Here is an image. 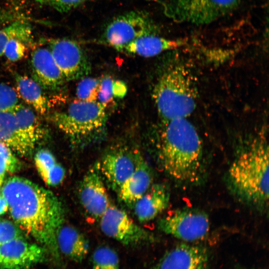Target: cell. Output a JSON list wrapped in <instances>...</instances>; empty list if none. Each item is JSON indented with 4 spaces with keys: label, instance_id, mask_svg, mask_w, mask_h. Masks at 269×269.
<instances>
[{
    "label": "cell",
    "instance_id": "ac0fdd59",
    "mask_svg": "<svg viewBox=\"0 0 269 269\" xmlns=\"http://www.w3.org/2000/svg\"><path fill=\"white\" fill-rule=\"evenodd\" d=\"M0 141L25 157L30 156L35 147L23 134L11 110L0 112Z\"/></svg>",
    "mask_w": 269,
    "mask_h": 269
},
{
    "label": "cell",
    "instance_id": "ffe728a7",
    "mask_svg": "<svg viewBox=\"0 0 269 269\" xmlns=\"http://www.w3.org/2000/svg\"><path fill=\"white\" fill-rule=\"evenodd\" d=\"M56 241L61 255L73 262L81 263L88 254V241L72 226L64 223L57 232Z\"/></svg>",
    "mask_w": 269,
    "mask_h": 269
},
{
    "label": "cell",
    "instance_id": "30bf717a",
    "mask_svg": "<svg viewBox=\"0 0 269 269\" xmlns=\"http://www.w3.org/2000/svg\"><path fill=\"white\" fill-rule=\"evenodd\" d=\"M47 47L67 81L82 79L91 71L85 52L75 41L66 38L48 40Z\"/></svg>",
    "mask_w": 269,
    "mask_h": 269
},
{
    "label": "cell",
    "instance_id": "4fadbf2b",
    "mask_svg": "<svg viewBox=\"0 0 269 269\" xmlns=\"http://www.w3.org/2000/svg\"><path fill=\"white\" fill-rule=\"evenodd\" d=\"M208 261L206 247L184 243L166 252L151 269H206Z\"/></svg>",
    "mask_w": 269,
    "mask_h": 269
},
{
    "label": "cell",
    "instance_id": "9c48e42d",
    "mask_svg": "<svg viewBox=\"0 0 269 269\" xmlns=\"http://www.w3.org/2000/svg\"><path fill=\"white\" fill-rule=\"evenodd\" d=\"M103 233L127 246H138L153 243L152 234L141 228L123 210L111 205L100 218Z\"/></svg>",
    "mask_w": 269,
    "mask_h": 269
},
{
    "label": "cell",
    "instance_id": "484cf974",
    "mask_svg": "<svg viewBox=\"0 0 269 269\" xmlns=\"http://www.w3.org/2000/svg\"><path fill=\"white\" fill-rule=\"evenodd\" d=\"M93 269H119L120 260L117 253L107 246L97 248L92 254Z\"/></svg>",
    "mask_w": 269,
    "mask_h": 269
},
{
    "label": "cell",
    "instance_id": "603a6c76",
    "mask_svg": "<svg viewBox=\"0 0 269 269\" xmlns=\"http://www.w3.org/2000/svg\"><path fill=\"white\" fill-rule=\"evenodd\" d=\"M34 162L39 175L48 186H56L63 181L65 170L49 150L41 149L37 151Z\"/></svg>",
    "mask_w": 269,
    "mask_h": 269
},
{
    "label": "cell",
    "instance_id": "cb8c5ba5",
    "mask_svg": "<svg viewBox=\"0 0 269 269\" xmlns=\"http://www.w3.org/2000/svg\"><path fill=\"white\" fill-rule=\"evenodd\" d=\"M32 30L30 24L22 19L9 23L0 29V57L3 55L6 44L12 38H18L27 44L32 41Z\"/></svg>",
    "mask_w": 269,
    "mask_h": 269
},
{
    "label": "cell",
    "instance_id": "7402d4cb",
    "mask_svg": "<svg viewBox=\"0 0 269 269\" xmlns=\"http://www.w3.org/2000/svg\"><path fill=\"white\" fill-rule=\"evenodd\" d=\"M24 135L35 146L46 135V130L33 111L18 104L12 110Z\"/></svg>",
    "mask_w": 269,
    "mask_h": 269
},
{
    "label": "cell",
    "instance_id": "e575fe53",
    "mask_svg": "<svg viewBox=\"0 0 269 269\" xmlns=\"http://www.w3.org/2000/svg\"></svg>",
    "mask_w": 269,
    "mask_h": 269
},
{
    "label": "cell",
    "instance_id": "8fae6325",
    "mask_svg": "<svg viewBox=\"0 0 269 269\" xmlns=\"http://www.w3.org/2000/svg\"><path fill=\"white\" fill-rule=\"evenodd\" d=\"M48 255L38 244L14 239L0 245V269H31L45 262Z\"/></svg>",
    "mask_w": 269,
    "mask_h": 269
},
{
    "label": "cell",
    "instance_id": "f546056e",
    "mask_svg": "<svg viewBox=\"0 0 269 269\" xmlns=\"http://www.w3.org/2000/svg\"><path fill=\"white\" fill-rule=\"evenodd\" d=\"M27 46L28 44L19 39L12 38L6 44L3 55L10 61H17L25 56Z\"/></svg>",
    "mask_w": 269,
    "mask_h": 269
},
{
    "label": "cell",
    "instance_id": "83f0119b",
    "mask_svg": "<svg viewBox=\"0 0 269 269\" xmlns=\"http://www.w3.org/2000/svg\"><path fill=\"white\" fill-rule=\"evenodd\" d=\"M101 79L84 77L79 82L76 88L78 100L88 102L97 101Z\"/></svg>",
    "mask_w": 269,
    "mask_h": 269
},
{
    "label": "cell",
    "instance_id": "5b68a950",
    "mask_svg": "<svg viewBox=\"0 0 269 269\" xmlns=\"http://www.w3.org/2000/svg\"><path fill=\"white\" fill-rule=\"evenodd\" d=\"M47 119L67 135L80 139L101 131L107 116L106 108L97 101L77 100L65 110L48 114Z\"/></svg>",
    "mask_w": 269,
    "mask_h": 269
},
{
    "label": "cell",
    "instance_id": "6da1fadb",
    "mask_svg": "<svg viewBox=\"0 0 269 269\" xmlns=\"http://www.w3.org/2000/svg\"><path fill=\"white\" fill-rule=\"evenodd\" d=\"M0 193L15 224L44 248L56 263H61L56 237L64 224V213L57 197L49 190L16 176L4 180Z\"/></svg>",
    "mask_w": 269,
    "mask_h": 269
},
{
    "label": "cell",
    "instance_id": "e0dca14e",
    "mask_svg": "<svg viewBox=\"0 0 269 269\" xmlns=\"http://www.w3.org/2000/svg\"><path fill=\"white\" fill-rule=\"evenodd\" d=\"M170 192L162 183L151 184L134 206L135 216L140 223L154 219L168 206Z\"/></svg>",
    "mask_w": 269,
    "mask_h": 269
},
{
    "label": "cell",
    "instance_id": "44dd1931",
    "mask_svg": "<svg viewBox=\"0 0 269 269\" xmlns=\"http://www.w3.org/2000/svg\"><path fill=\"white\" fill-rule=\"evenodd\" d=\"M14 78L18 92L24 101L39 114H48L50 103L42 87L26 76L15 73Z\"/></svg>",
    "mask_w": 269,
    "mask_h": 269
},
{
    "label": "cell",
    "instance_id": "4316f807",
    "mask_svg": "<svg viewBox=\"0 0 269 269\" xmlns=\"http://www.w3.org/2000/svg\"><path fill=\"white\" fill-rule=\"evenodd\" d=\"M20 163L14 152L0 141V187L6 176L18 171Z\"/></svg>",
    "mask_w": 269,
    "mask_h": 269
},
{
    "label": "cell",
    "instance_id": "8992f818",
    "mask_svg": "<svg viewBox=\"0 0 269 269\" xmlns=\"http://www.w3.org/2000/svg\"><path fill=\"white\" fill-rule=\"evenodd\" d=\"M240 2L241 0H173L169 5V15L178 22L207 24L234 10Z\"/></svg>",
    "mask_w": 269,
    "mask_h": 269
},
{
    "label": "cell",
    "instance_id": "f1b7e54d",
    "mask_svg": "<svg viewBox=\"0 0 269 269\" xmlns=\"http://www.w3.org/2000/svg\"><path fill=\"white\" fill-rule=\"evenodd\" d=\"M18 102L16 91L10 86L0 82V112L12 110Z\"/></svg>",
    "mask_w": 269,
    "mask_h": 269
},
{
    "label": "cell",
    "instance_id": "9a60e30c",
    "mask_svg": "<svg viewBox=\"0 0 269 269\" xmlns=\"http://www.w3.org/2000/svg\"><path fill=\"white\" fill-rule=\"evenodd\" d=\"M135 168L129 178L117 192L120 200L134 207L151 185L152 173L149 165L141 154L135 151Z\"/></svg>",
    "mask_w": 269,
    "mask_h": 269
},
{
    "label": "cell",
    "instance_id": "4dcf8cb0",
    "mask_svg": "<svg viewBox=\"0 0 269 269\" xmlns=\"http://www.w3.org/2000/svg\"><path fill=\"white\" fill-rule=\"evenodd\" d=\"M19 238H25L19 227L9 220L0 219V245Z\"/></svg>",
    "mask_w": 269,
    "mask_h": 269
},
{
    "label": "cell",
    "instance_id": "2e32d148",
    "mask_svg": "<svg viewBox=\"0 0 269 269\" xmlns=\"http://www.w3.org/2000/svg\"><path fill=\"white\" fill-rule=\"evenodd\" d=\"M31 66L33 79L42 88L58 90L65 80L48 47H38L33 51Z\"/></svg>",
    "mask_w": 269,
    "mask_h": 269
},
{
    "label": "cell",
    "instance_id": "d6986e66",
    "mask_svg": "<svg viewBox=\"0 0 269 269\" xmlns=\"http://www.w3.org/2000/svg\"><path fill=\"white\" fill-rule=\"evenodd\" d=\"M186 44V40L170 39L157 34H150L141 36L117 50L129 54L150 57Z\"/></svg>",
    "mask_w": 269,
    "mask_h": 269
},
{
    "label": "cell",
    "instance_id": "52a82bcc",
    "mask_svg": "<svg viewBox=\"0 0 269 269\" xmlns=\"http://www.w3.org/2000/svg\"><path fill=\"white\" fill-rule=\"evenodd\" d=\"M158 228L162 232L185 242L204 238L210 229L208 215L196 209H177L161 218Z\"/></svg>",
    "mask_w": 269,
    "mask_h": 269
},
{
    "label": "cell",
    "instance_id": "5bb4252c",
    "mask_svg": "<svg viewBox=\"0 0 269 269\" xmlns=\"http://www.w3.org/2000/svg\"><path fill=\"white\" fill-rule=\"evenodd\" d=\"M135 151L125 147L107 152L100 162L101 174L109 186L117 193L135 168Z\"/></svg>",
    "mask_w": 269,
    "mask_h": 269
},
{
    "label": "cell",
    "instance_id": "3957f363",
    "mask_svg": "<svg viewBox=\"0 0 269 269\" xmlns=\"http://www.w3.org/2000/svg\"><path fill=\"white\" fill-rule=\"evenodd\" d=\"M230 193L261 212L269 203V146L265 136L254 138L237 152L225 175Z\"/></svg>",
    "mask_w": 269,
    "mask_h": 269
},
{
    "label": "cell",
    "instance_id": "1f68e13d",
    "mask_svg": "<svg viewBox=\"0 0 269 269\" xmlns=\"http://www.w3.org/2000/svg\"><path fill=\"white\" fill-rule=\"evenodd\" d=\"M58 11L67 12L78 6L86 0H37Z\"/></svg>",
    "mask_w": 269,
    "mask_h": 269
},
{
    "label": "cell",
    "instance_id": "7a4b0ae2",
    "mask_svg": "<svg viewBox=\"0 0 269 269\" xmlns=\"http://www.w3.org/2000/svg\"><path fill=\"white\" fill-rule=\"evenodd\" d=\"M157 147L162 169L181 186L201 183L205 177L203 146L195 128L187 118L165 123Z\"/></svg>",
    "mask_w": 269,
    "mask_h": 269
},
{
    "label": "cell",
    "instance_id": "d4e9b609",
    "mask_svg": "<svg viewBox=\"0 0 269 269\" xmlns=\"http://www.w3.org/2000/svg\"><path fill=\"white\" fill-rule=\"evenodd\" d=\"M127 92L125 83L107 76L101 79L97 102L106 108L115 98H122Z\"/></svg>",
    "mask_w": 269,
    "mask_h": 269
},
{
    "label": "cell",
    "instance_id": "d6a6232c",
    "mask_svg": "<svg viewBox=\"0 0 269 269\" xmlns=\"http://www.w3.org/2000/svg\"><path fill=\"white\" fill-rule=\"evenodd\" d=\"M20 19H22L21 17L14 12L0 7V24L10 23Z\"/></svg>",
    "mask_w": 269,
    "mask_h": 269
},
{
    "label": "cell",
    "instance_id": "7c38bea8",
    "mask_svg": "<svg viewBox=\"0 0 269 269\" xmlns=\"http://www.w3.org/2000/svg\"><path fill=\"white\" fill-rule=\"evenodd\" d=\"M79 187V198L83 208L92 217L100 219L111 204L100 162H95L89 168Z\"/></svg>",
    "mask_w": 269,
    "mask_h": 269
},
{
    "label": "cell",
    "instance_id": "ba28073f",
    "mask_svg": "<svg viewBox=\"0 0 269 269\" xmlns=\"http://www.w3.org/2000/svg\"><path fill=\"white\" fill-rule=\"evenodd\" d=\"M158 31L157 25L147 14L131 11L111 20L104 31L103 39L117 49L143 35L157 34Z\"/></svg>",
    "mask_w": 269,
    "mask_h": 269
},
{
    "label": "cell",
    "instance_id": "836d02e7",
    "mask_svg": "<svg viewBox=\"0 0 269 269\" xmlns=\"http://www.w3.org/2000/svg\"><path fill=\"white\" fill-rule=\"evenodd\" d=\"M8 209V204L4 199V198L3 197V196L1 195V194H0V215H2L4 214H5Z\"/></svg>",
    "mask_w": 269,
    "mask_h": 269
},
{
    "label": "cell",
    "instance_id": "277c9868",
    "mask_svg": "<svg viewBox=\"0 0 269 269\" xmlns=\"http://www.w3.org/2000/svg\"><path fill=\"white\" fill-rule=\"evenodd\" d=\"M152 96L164 123L187 118L196 108L197 92L193 79L189 71L181 65L170 67L162 74Z\"/></svg>",
    "mask_w": 269,
    "mask_h": 269
}]
</instances>
